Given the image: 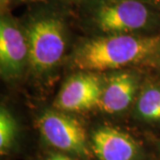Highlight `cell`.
I'll return each mask as SVG.
<instances>
[{
    "label": "cell",
    "mask_w": 160,
    "mask_h": 160,
    "mask_svg": "<svg viewBox=\"0 0 160 160\" xmlns=\"http://www.w3.org/2000/svg\"><path fill=\"white\" fill-rule=\"evenodd\" d=\"M24 32L29 47V65L36 74H46L57 66L66 48V28L53 13L32 17Z\"/></svg>",
    "instance_id": "3957f363"
},
{
    "label": "cell",
    "mask_w": 160,
    "mask_h": 160,
    "mask_svg": "<svg viewBox=\"0 0 160 160\" xmlns=\"http://www.w3.org/2000/svg\"><path fill=\"white\" fill-rule=\"evenodd\" d=\"M38 126L42 136L56 149L86 156L88 153L86 130L78 119L62 110H46Z\"/></svg>",
    "instance_id": "277c9868"
},
{
    "label": "cell",
    "mask_w": 160,
    "mask_h": 160,
    "mask_svg": "<svg viewBox=\"0 0 160 160\" xmlns=\"http://www.w3.org/2000/svg\"><path fill=\"white\" fill-rule=\"evenodd\" d=\"M29 63V47L24 30L8 15L0 21V70L6 79H14Z\"/></svg>",
    "instance_id": "8992f818"
},
{
    "label": "cell",
    "mask_w": 160,
    "mask_h": 160,
    "mask_svg": "<svg viewBox=\"0 0 160 160\" xmlns=\"http://www.w3.org/2000/svg\"><path fill=\"white\" fill-rule=\"evenodd\" d=\"M160 55V35H100L82 43L72 62L80 71L120 69L152 61Z\"/></svg>",
    "instance_id": "6da1fadb"
},
{
    "label": "cell",
    "mask_w": 160,
    "mask_h": 160,
    "mask_svg": "<svg viewBox=\"0 0 160 160\" xmlns=\"http://www.w3.org/2000/svg\"><path fill=\"white\" fill-rule=\"evenodd\" d=\"M137 116L149 122H160V86L149 85L138 95L135 104Z\"/></svg>",
    "instance_id": "9c48e42d"
},
{
    "label": "cell",
    "mask_w": 160,
    "mask_h": 160,
    "mask_svg": "<svg viewBox=\"0 0 160 160\" xmlns=\"http://www.w3.org/2000/svg\"><path fill=\"white\" fill-rule=\"evenodd\" d=\"M139 83V77L132 71L114 72L103 80L98 109L109 114L127 109L136 97Z\"/></svg>",
    "instance_id": "52a82bcc"
},
{
    "label": "cell",
    "mask_w": 160,
    "mask_h": 160,
    "mask_svg": "<svg viewBox=\"0 0 160 160\" xmlns=\"http://www.w3.org/2000/svg\"><path fill=\"white\" fill-rule=\"evenodd\" d=\"M89 24L102 35L140 34L159 21L158 9L137 0H82Z\"/></svg>",
    "instance_id": "7a4b0ae2"
},
{
    "label": "cell",
    "mask_w": 160,
    "mask_h": 160,
    "mask_svg": "<svg viewBox=\"0 0 160 160\" xmlns=\"http://www.w3.org/2000/svg\"><path fill=\"white\" fill-rule=\"evenodd\" d=\"M27 1H30V2H45V1H49V0H27ZM78 1H82V0H78Z\"/></svg>",
    "instance_id": "4fadbf2b"
},
{
    "label": "cell",
    "mask_w": 160,
    "mask_h": 160,
    "mask_svg": "<svg viewBox=\"0 0 160 160\" xmlns=\"http://www.w3.org/2000/svg\"><path fill=\"white\" fill-rule=\"evenodd\" d=\"M137 1L145 3L154 8H157V9L160 8V0H137Z\"/></svg>",
    "instance_id": "8fae6325"
},
{
    "label": "cell",
    "mask_w": 160,
    "mask_h": 160,
    "mask_svg": "<svg viewBox=\"0 0 160 160\" xmlns=\"http://www.w3.org/2000/svg\"><path fill=\"white\" fill-rule=\"evenodd\" d=\"M103 78L92 71H79L64 82L54 102L56 109L80 112L98 108Z\"/></svg>",
    "instance_id": "5b68a950"
},
{
    "label": "cell",
    "mask_w": 160,
    "mask_h": 160,
    "mask_svg": "<svg viewBox=\"0 0 160 160\" xmlns=\"http://www.w3.org/2000/svg\"><path fill=\"white\" fill-rule=\"evenodd\" d=\"M17 134V123L6 108L0 110V152L6 154L11 149Z\"/></svg>",
    "instance_id": "30bf717a"
},
{
    "label": "cell",
    "mask_w": 160,
    "mask_h": 160,
    "mask_svg": "<svg viewBox=\"0 0 160 160\" xmlns=\"http://www.w3.org/2000/svg\"><path fill=\"white\" fill-rule=\"evenodd\" d=\"M47 160H71L69 158L64 156V155H61V154H57V155H53L50 157Z\"/></svg>",
    "instance_id": "7c38bea8"
},
{
    "label": "cell",
    "mask_w": 160,
    "mask_h": 160,
    "mask_svg": "<svg viewBox=\"0 0 160 160\" xmlns=\"http://www.w3.org/2000/svg\"><path fill=\"white\" fill-rule=\"evenodd\" d=\"M92 147L99 160H135L140 155L135 140L112 127H102L94 132Z\"/></svg>",
    "instance_id": "ba28073f"
}]
</instances>
